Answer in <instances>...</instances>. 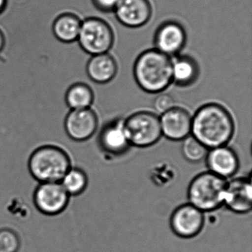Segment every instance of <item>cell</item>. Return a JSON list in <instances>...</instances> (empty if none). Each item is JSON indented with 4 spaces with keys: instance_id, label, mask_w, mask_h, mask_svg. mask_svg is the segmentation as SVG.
<instances>
[{
    "instance_id": "17",
    "label": "cell",
    "mask_w": 252,
    "mask_h": 252,
    "mask_svg": "<svg viewBox=\"0 0 252 252\" xmlns=\"http://www.w3.org/2000/svg\"><path fill=\"white\" fill-rule=\"evenodd\" d=\"M200 76V67L193 57L188 55L177 56L172 60V82L176 86L187 88L194 85Z\"/></svg>"
},
{
    "instance_id": "12",
    "label": "cell",
    "mask_w": 252,
    "mask_h": 252,
    "mask_svg": "<svg viewBox=\"0 0 252 252\" xmlns=\"http://www.w3.org/2000/svg\"><path fill=\"white\" fill-rule=\"evenodd\" d=\"M223 206L236 214H247L252 210V187L250 177L227 181Z\"/></svg>"
},
{
    "instance_id": "9",
    "label": "cell",
    "mask_w": 252,
    "mask_h": 252,
    "mask_svg": "<svg viewBox=\"0 0 252 252\" xmlns=\"http://www.w3.org/2000/svg\"><path fill=\"white\" fill-rule=\"evenodd\" d=\"M187 35L184 26L175 21L163 22L154 35L155 49L168 57H177L187 43Z\"/></svg>"
},
{
    "instance_id": "16",
    "label": "cell",
    "mask_w": 252,
    "mask_h": 252,
    "mask_svg": "<svg viewBox=\"0 0 252 252\" xmlns=\"http://www.w3.org/2000/svg\"><path fill=\"white\" fill-rule=\"evenodd\" d=\"M86 70L88 78L95 85H106L117 74V62L108 53L92 56L87 64Z\"/></svg>"
},
{
    "instance_id": "5",
    "label": "cell",
    "mask_w": 252,
    "mask_h": 252,
    "mask_svg": "<svg viewBox=\"0 0 252 252\" xmlns=\"http://www.w3.org/2000/svg\"><path fill=\"white\" fill-rule=\"evenodd\" d=\"M124 129L130 146L147 148L157 144L162 135L160 119L149 111H139L124 121Z\"/></svg>"
},
{
    "instance_id": "22",
    "label": "cell",
    "mask_w": 252,
    "mask_h": 252,
    "mask_svg": "<svg viewBox=\"0 0 252 252\" xmlns=\"http://www.w3.org/2000/svg\"><path fill=\"white\" fill-rule=\"evenodd\" d=\"M21 240L17 231L10 228L0 229V252H18Z\"/></svg>"
},
{
    "instance_id": "3",
    "label": "cell",
    "mask_w": 252,
    "mask_h": 252,
    "mask_svg": "<svg viewBox=\"0 0 252 252\" xmlns=\"http://www.w3.org/2000/svg\"><path fill=\"white\" fill-rule=\"evenodd\" d=\"M73 166L71 158L63 147L45 144L29 156L28 169L33 179L40 183L60 182Z\"/></svg>"
},
{
    "instance_id": "20",
    "label": "cell",
    "mask_w": 252,
    "mask_h": 252,
    "mask_svg": "<svg viewBox=\"0 0 252 252\" xmlns=\"http://www.w3.org/2000/svg\"><path fill=\"white\" fill-rule=\"evenodd\" d=\"M60 184L70 197L81 195L88 188V175L81 168L72 166L64 175Z\"/></svg>"
},
{
    "instance_id": "15",
    "label": "cell",
    "mask_w": 252,
    "mask_h": 252,
    "mask_svg": "<svg viewBox=\"0 0 252 252\" xmlns=\"http://www.w3.org/2000/svg\"><path fill=\"white\" fill-rule=\"evenodd\" d=\"M98 144L103 151L113 156H121L131 147L124 129V121L109 122L101 129Z\"/></svg>"
},
{
    "instance_id": "21",
    "label": "cell",
    "mask_w": 252,
    "mask_h": 252,
    "mask_svg": "<svg viewBox=\"0 0 252 252\" xmlns=\"http://www.w3.org/2000/svg\"><path fill=\"white\" fill-rule=\"evenodd\" d=\"M182 141L183 155L187 160L192 163H197L206 158L209 149L206 148L194 137L189 135Z\"/></svg>"
},
{
    "instance_id": "6",
    "label": "cell",
    "mask_w": 252,
    "mask_h": 252,
    "mask_svg": "<svg viewBox=\"0 0 252 252\" xmlns=\"http://www.w3.org/2000/svg\"><path fill=\"white\" fill-rule=\"evenodd\" d=\"M77 41L89 55L107 54L114 45V32L104 19L91 17L82 22Z\"/></svg>"
},
{
    "instance_id": "2",
    "label": "cell",
    "mask_w": 252,
    "mask_h": 252,
    "mask_svg": "<svg viewBox=\"0 0 252 252\" xmlns=\"http://www.w3.org/2000/svg\"><path fill=\"white\" fill-rule=\"evenodd\" d=\"M172 60L156 49L141 53L135 61L133 76L140 88L148 94H160L171 84Z\"/></svg>"
},
{
    "instance_id": "23",
    "label": "cell",
    "mask_w": 252,
    "mask_h": 252,
    "mask_svg": "<svg viewBox=\"0 0 252 252\" xmlns=\"http://www.w3.org/2000/svg\"><path fill=\"white\" fill-rule=\"evenodd\" d=\"M174 107H175V100L169 94H160L155 99L154 108L160 114L166 113Z\"/></svg>"
},
{
    "instance_id": "25",
    "label": "cell",
    "mask_w": 252,
    "mask_h": 252,
    "mask_svg": "<svg viewBox=\"0 0 252 252\" xmlns=\"http://www.w3.org/2000/svg\"><path fill=\"white\" fill-rule=\"evenodd\" d=\"M6 5V0H0V13L3 11Z\"/></svg>"
},
{
    "instance_id": "14",
    "label": "cell",
    "mask_w": 252,
    "mask_h": 252,
    "mask_svg": "<svg viewBox=\"0 0 252 252\" xmlns=\"http://www.w3.org/2000/svg\"><path fill=\"white\" fill-rule=\"evenodd\" d=\"M205 159L209 172L224 179L235 175L240 166L237 153L227 145L209 150Z\"/></svg>"
},
{
    "instance_id": "19",
    "label": "cell",
    "mask_w": 252,
    "mask_h": 252,
    "mask_svg": "<svg viewBox=\"0 0 252 252\" xmlns=\"http://www.w3.org/2000/svg\"><path fill=\"white\" fill-rule=\"evenodd\" d=\"M82 23L80 19L72 14L60 16L54 23V34L62 42H74L79 37Z\"/></svg>"
},
{
    "instance_id": "7",
    "label": "cell",
    "mask_w": 252,
    "mask_h": 252,
    "mask_svg": "<svg viewBox=\"0 0 252 252\" xmlns=\"http://www.w3.org/2000/svg\"><path fill=\"white\" fill-rule=\"evenodd\" d=\"M70 197L60 182L40 183L33 191V201L42 215L54 217L67 209Z\"/></svg>"
},
{
    "instance_id": "10",
    "label": "cell",
    "mask_w": 252,
    "mask_h": 252,
    "mask_svg": "<svg viewBox=\"0 0 252 252\" xmlns=\"http://www.w3.org/2000/svg\"><path fill=\"white\" fill-rule=\"evenodd\" d=\"M204 213L190 203L178 206L171 215L170 226L175 235L190 239L200 234L204 225Z\"/></svg>"
},
{
    "instance_id": "4",
    "label": "cell",
    "mask_w": 252,
    "mask_h": 252,
    "mask_svg": "<svg viewBox=\"0 0 252 252\" xmlns=\"http://www.w3.org/2000/svg\"><path fill=\"white\" fill-rule=\"evenodd\" d=\"M226 184V179L209 171L199 174L189 186V203L203 213L217 210L223 206Z\"/></svg>"
},
{
    "instance_id": "18",
    "label": "cell",
    "mask_w": 252,
    "mask_h": 252,
    "mask_svg": "<svg viewBox=\"0 0 252 252\" xmlns=\"http://www.w3.org/2000/svg\"><path fill=\"white\" fill-rule=\"evenodd\" d=\"M94 90L86 84L73 85L67 91L65 102L69 110L91 108L95 101Z\"/></svg>"
},
{
    "instance_id": "1",
    "label": "cell",
    "mask_w": 252,
    "mask_h": 252,
    "mask_svg": "<svg viewBox=\"0 0 252 252\" xmlns=\"http://www.w3.org/2000/svg\"><path fill=\"white\" fill-rule=\"evenodd\" d=\"M235 130L232 116L218 103L201 106L191 117V135L206 148L226 146Z\"/></svg>"
},
{
    "instance_id": "26",
    "label": "cell",
    "mask_w": 252,
    "mask_h": 252,
    "mask_svg": "<svg viewBox=\"0 0 252 252\" xmlns=\"http://www.w3.org/2000/svg\"><path fill=\"white\" fill-rule=\"evenodd\" d=\"M4 45V38L2 36V33L0 32V51H2V48Z\"/></svg>"
},
{
    "instance_id": "11",
    "label": "cell",
    "mask_w": 252,
    "mask_h": 252,
    "mask_svg": "<svg viewBox=\"0 0 252 252\" xmlns=\"http://www.w3.org/2000/svg\"><path fill=\"white\" fill-rule=\"evenodd\" d=\"M113 12L125 27L138 29L150 21L153 7L150 0H119Z\"/></svg>"
},
{
    "instance_id": "13",
    "label": "cell",
    "mask_w": 252,
    "mask_h": 252,
    "mask_svg": "<svg viewBox=\"0 0 252 252\" xmlns=\"http://www.w3.org/2000/svg\"><path fill=\"white\" fill-rule=\"evenodd\" d=\"M159 119L162 135L167 139L182 141L191 135V116L185 109L175 106Z\"/></svg>"
},
{
    "instance_id": "24",
    "label": "cell",
    "mask_w": 252,
    "mask_h": 252,
    "mask_svg": "<svg viewBox=\"0 0 252 252\" xmlns=\"http://www.w3.org/2000/svg\"><path fill=\"white\" fill-rule=\"evenodd\" d=\"M91 2L97 11L110 13L114 11L119 0H91Z\"/></svg>"
},
{
    "instance_id": "8",
    "label": "cell",
    "mask_w": 252,
    "mask_h": 252,
    "mask_svg": "<svg viewBox=\"0 0 252 252\" xmlns=\"http://www.w3.org/2000/svg\"><path fill=\"white\" fill-rule=\"evenodd\" d=\"M98 126V116L92 107L70 110L64 116V131L70 139L76 142H84L92 138Z\"/></svg>"
}]
</instances>
